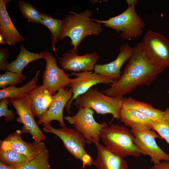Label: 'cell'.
<instances>
[{
	"label": "cell",
	"instance_id": "obj_1",
	"mask_svg": "<svg viewBox=\"0 0 169 169\" xmlns=\"http://www.w3.org/2000/svg\"><path fill=\"white\" fill-rule=\"evenodd\" d=\"M166 69L154 64L147 59L141 42L134 48L132 54L119 79L104 92L111 97H123L133 92L138 86L150 85Z\"/></svg>",
	"mask_w": 169,
	"mask_h": 169
},
{
	"label": "cell",
	"instance_id": "obj_34",
	"mask_svg": "<svg viewBox=\"0 0 169 169\" xmlns=\"http://www.w3.org/2000/svg\"><path fill=\"white\" fill-rule=\"evenodd\" d=\"M0 169H15L14 168L5 165L0 161Z\"/></svg>",
	"mask_w": 169,
	"mask_h": 169
},
{
	"label": "cell",
	"instance_id": "obj_3",
	"mask_svg": "<svg viewBox=\"0 0 169 169\" xmlns=\"http://www.w3.org/2000/svg\"><path fill=\"white\" fill-rule=\"evenodd\" d=\"M126 1L128 8L121 14L106 20L93 19L107 28L115 30L117 33L121 32L120 36L122 39L131 40L142 34L145 25L135 9L138 0Z\"/></svg>",
	"mask_w": 169,
	"mask_h": 169
},
{
	"label": "cell",
	"instance_id": "obj_14",
	"mask_svg": "<svg viewBox=\"0 0 169 169\" xmlns=\"http://www.w3.org/2000/svg\"><path fill=\"white\" fill-rule=\"evenodd\" d=\"M77 51L78 49H73L64 54L61 58L58 57L62 69L77 73L94 69L99 57L97 52L79 55Z\"/></svg>",
	"mask_w": 169,
	"mask_h": 169
},
{
	"label": "cell",
	"instance_id": "obj_6",
	"mask_svg": "<svg viewBox=\"0 0 169 169\" xmlns=\"http://www.w3.org/2000/svg\"><path fill=\"white\" fill-rule=\"evenodd\" d=\"M77 112L74 115L67 116L64 119L69 123L73 125L75 129L85 137L88 144L99 143L101 139L102 130L108 126L103 121L97 123L95 120L93 114L94 111L89 108L79 107Z\"/></svg>",
	"mask_w": 169,
	"mask_h": 169
},
{
	"label": "cell",
	"instance_id": "obj_19",
	"mask_svg": "<svg viewBox=\"0 0 169 169\" xmlns=\"http://www.w3.org/2000/svg\"><path fill=\"white\" fill-rule=\"evenodd\" d=\"M34 117H42L49 109L53 95L43 85L38 86L29 94Z\"/></svg>",
	"mask_w": 169,
	"mask_h": 169
},
{
	"label": "cell",
	"instance_id": "obj_35",
	"mask_svg": "<svg viewBox=\"0 0 169 169\" xmlns=\"http://www.w3.org/2000/svg\"><path fill=\"white\" fill-rule=\"evenodd\" d=\"M0 43L3 44H6L3 35L1 34H0Z\"/></svg>",
	"mask_w": 169,
	"mask_h": 169
},
{
	"label": "cell",
	"instance_id": "obj_29",
	"mask_svg": "<svg viewBox=\"0 0 169 169\" xmlns=\"http://www.w3.org/2000/svg\"><path fill=\"white\" fill-rule=\"evenodd\" d=\"M25 79V76L22 74L6 71L0 75V87L2 89L8 85L14 86L22 83Z\"/></svg>",
	"mask_w": 169,
	"mask_h": 169
},
{
	"label": "cell",
	"instance_id": "obj_25",
	"mask_svg": "<svg viewBox=\"0 0 169 169\" xmlns=\"http://www.w3.org/2000/svg\"><path fill=\"white\" fill-rule=\"evenodd\" d=\"M31 159L12 150L0 149V162L9 166L18 167Z\"/></svg>",
	"mask_w": 169,
	"mask_h": 169
},
{
	"label": "cell",
	"instance_id": "obj_11",
	"mask_svg": "<svg viewBox=\"0 0 169 169\" xmlns=\"http://www.w3.org/2000/svg\"><path fill=\"white\" fill-rule=\"evenodd\" d=\"M44 52L45 68L43 74V85L53 95L60 89H64L71 82L70 74L66 73L64 69L57 65L56 59L47 51Z\"/></svg>",
	"mask_w": 169,
	"mask_h": 169
},
{
	"label": "cell",
	"instance_id": "obj_24",
	"mask_svg": "<svg viewBox=\"0 0 169 169\" xmlns=\"http://www.w3.org/2000/svg\"><path fill=\"white\" fill-rule=\"evenodd\" d=\"M41 24L45 26L51 33L52 47L56 54V45L60 40L64 27V20L54 18L50 15L41 13Z\"/></svg>",
	"mask_w": 169,
	"mask_h": 169
},
{
	"label": "cell",
	"instance_id": "obj_33",
	"mask_svg": "<svg viewBox=\"0 0 169 169\" xmlns=\"http://www.w3.org/2000/svg\"><path fill=\"white\" fill-rule=\"evenodd\" d=\"M93 160L91 156L88 153L84 155L81 161L83 162V169H84L85 166H90L93 164Z\"/></svg>",
	"mask_w": 169,
	"mask_h": 169
},
{
	"label": "cell",
	"instance_id": "obj_17",
	"mask_svg": "<svg viewBox=\"0 0 169 169\" xmlns=\"http://www.w3.org/2000/svg\"><path fill=\"white\" fill-rule=\"evenodd\" d=\"M10 0H0V32L7 44L10 46L24 41L14 25L6 9Z\"/></svg>",
	"mask_w": 169,
	"mask_h": 169
},
{
	"label": "cell",
	"instance_id": "obj_30",
	"mask_svg": "<svg viewBox=\"0 0 169 169\" xmlns=\"http://www.w3.org/2000/svg\"><path fill=\"white\" fill-rule=\"evenodd\" d=\"M9 103V98L3 99L0 101V117L3 116L6 122L13 120L15 117L13 110L8 108Z\"/></svg>",
	"mask_w": 169,
	"mask_h": 169
},
{
	"label": "cell",
	"instance_id": "obj_20",
	"mask_svg": "<svg viewBox=\"0 0 169 169\" xmlns=\"http://www.w3.org/2000/svg\"><path fill=\"white\" fill-rule=\"evenodd\" d=\"M119 119L131 130H152V121L146 115L135 110L122 108Z\"/></svg>",
	"mask_w": 169,
	"mask_h": 169
},
{
	"label": "cell",
	"instance_id": "obj_22",
	"mask_svg": "<svg viewBox=\"0 0 169 169\" xmlns=\"http://www.w3.org/2000/svg\"><path fill=\"white\" fill-rule=\"evenodd\" d=\"M123 108L137 111L148 117L152 121L160 119L164 111L156 109L151 104L131 98H124Z\"/></svg>",
	"mask_w": 169,
	"mask_h": 169
},
{
	"label": "cell",
	"instance_id": "obj_13",
	"mask_svg": "<svg viewBox=\"0 0 169 169\" xmlns=\"http://www.w3.org/2000/svg\"><path fill=\"white\" fill-rule=\"evenodd\" d=\"M21 130H17L0 140V149L12 150L31 159L47 149L42 141H25L21 137Z\"/></svg>",
	"mask_w": 169,
	"mask_h": 169
},
{
	"label": "cell",
	"instance_id": "obj_2",
	"mask_svg": "<svg viewBox=\"0 0 169 169\" xmlns=\"http://www.w3.org/2000/svg\"><path fill=\"white\" fill-rule=\"evenodd\" d=\"M64 20V27L60 40L66 37L71 39L70 44L73 49L78 47L87 36L99 35L102 32L101 24L91 18L92 12L87 10L80 13L70 12Z\"/></svg>",
	"mask_w": 169,
	"mask_h": 169
},
{
	"label": "cell",
	"instance_id": "obj_7",
	"mask_svg": "<svg viewBox=\"0 0 169 169\" xmlns=\"http://www.w3.org/2000/svg\"><path fill=\"white\" fill-rule=\"evenodd\" d=\"M144 54L147 59L156 66L169 67V40L162 35L148 31L141 41Z\"/></svg>",
	"mask_w": 169,
	"mask_h": 169
},
{
	"label": "cell",
	"instance_id": "obj_10",
	"mask_svg": "<svg viewBox=\"0 0 169 169\" xmlns=\"http://www.w3.org/2000/svg\"><path fill=\"white\" fill-rule=\"evenodd\" d=\"M44 131L54 134L62 141L64 146L71 154L81 161L83 156L87 153L84 149L86 140L84 136L76 129L65 126L60 129L53 127L50 122L42 125Z\"/></svg>",
	"mask_w": 169,
	"mask_h": 169
},
{
	"label": "cell",
	"instance_id": "obj_4",
	"mask_svg": "<svg viewBox=\"0 0 169 169\" xmlns=\"http://www.w3.org/2000/svg\"><path fill=\"white\" fill-rule=\"evenodd\" d=\"M100 138L105 146L117 155L137 158L141 155L134 143L133 134L123 125L107 126L102 130Z\"/></svg>",
	"mask_w": 169,
	"mask_h": 169
},
{
	"label": "cell",
	"instance_id": "obj_12",
	"mask_svg": "<svg viewBox=\"0 0 169 169\" xmlns=\"http://www.w3.org/2000/svg\"><path fill=\"white\" fill-rule=\"evenodd\" d=\"M70 75L75 76L76 78L72 79L68 86L72 89L73 93L72 99L67 102L65 107L68 114H70L71 104L73 101L78 96L86 92L93 86L100 83L112 84L116 81L110 77L90 71L79 73L72 72Z\"/></svg>",
	"mask_w": 169,
	"mask_h": 169
},
{
	"label": "cell",
	"instance_id": "obj_16",
	"mask_svg": "<svg viewBox=\"0 0 169 169\" xmlns=\"http://www.w3.org/2000/svg\"><path fill=\"white\" fill-rule=\"evenodd\" d=\"M119 50V53L114 60L104 64H96L94 68V72L110 77L116 81L118 79L121 75V68L131 56L134 48L127 43L120 46Z\"/></svg>",
	"mask_w": 169,
	"mask_h": 169
},
{
	"label": "cell",
	"instance_id": "obj_26",
	"mask_svg": "<svg viewBox=\"0 0 169 169\" xmlns=\"http://www.w3.org/2000/svg\"><path fill=\"white\" fill-rule=\"evenodd\" d=\"M15 169H52L49 162V151L45 149L30 161Z\"/></svg>",
	"mask_w": 169,
	"mask_h": 169
},
{
	"label": "cell",
	"instance_id": "obj_27",
	"mask_svg": "<svg viewBox=\"0 0 169 169\" xmlns=\"http://www.w3.org/2000/svg\"><path fill=\"white\" fill-rule=\"evenodd\" d=\"M152 130L158 133L169 145V108H166L160 119L152 121Z\"/></svg>",
	"mask_w": 169,
	"mask_h": 169
},
{
	"label": "cell",
	"instance_id": "obj_32",
	"mask_svg": "<svg viewBox=\"0 0 169 169\" xmlns=\"http://www.w3.org/2000/svg\"><path fill=\"white\" fill-rule=\"evenodd\" d=\"M148 169H169V161H163L154 164Z\"/></svg>",
	"mask_w": 169,
	"mask_h": 169
},
{
	"label": "cell",
	"instance_id": "obj_18",
	"mask_svg": "<svg viewBox=\"0 0 169 169\" xmlns=\"http://www.w3.org/2000/svg\"><path fill=\"white\" fill-rule=\"evenodd\" d=\"M95 145L97 155L93 164L97 169H129L128 163L124 157L115 154L99 143Z\"/></svg>",
	"mask_w": 169,
	"mask_h": 169
},
{
	"label": "cell",
	"instance_id": "obj_28",
	"mask_svg": "<svg viewBox=\"0 0 169 169\" xmlns=\"http://www.w3.org/2000/svg\"><path fill=\"white\" fill-rule=\"evenodd\" d=\"M19 6L20 12L28 22L36 23H41V13L29 3L20 1Z\"/></svg>",
	"mask_w": 169,
	"mask_h": 169
},
{
	"label": "cell",
	"instance_id": "obj_23",
	"mask_svg": "<svg viewBox=\"0 0 169 169\" xmlns=\"http://www.w3.org/2000/svg\"><path fill=\"white\" fill-rule=\"evenodd\" d=\"M39 73L40 71H37L33 78L21 87L11 85L2 89L0 90V100L6 98H19L28 95L37 86Z\"/></svg>",
	"mask_w": 169,
	"mask_h": 169
},
{
	"label": "cell",
	"instance_id": "obj_8",
	"mask_svg": "<svg viewBox=\"0 0 169 169\" xmlns=\"http://www.w3.org/2000/svg\"><path fill=\"white\" fill-rule=\"evenodd\" d=\"M9 102L15 108L18 116L17 122L22 124V133L30 134L34 141L41 142L46 137L34 119L29 95L17 98H9Z\"/></svg>",
	"mask_w": 169,
	"mask_h": 169
},
{
	"label": "cell",
	"instance_id": "obj_21",
	"mask_svg": "<svg viewBox=\"0 0 169 169\" xmlns=\"http://www.w3.org/2000/svg\"><path fill=\"white\" fill-rule=\"evenodd\" d=\"M44 51L40 53L31 52L21 44L18 55L15 60L9 63L6 71L21 74L25 67L30 63L36 60L44 59Z\"/></svg>",
	"mask_w": 169,
	"mask_h": 169
},
{
	"label": "cell",
	"instance_id": "obj_31",
	"mask_svg": "<svg viewBox=\"0 0 169 169\" xmlns=\"http://www.w3.org/2000/svg\"><path fill=\"white\" fill-rule=\"evenodd\" d=\"M8 50L5 48H1L0 49V70H6V69L9 64L8 60L9 57Z\"/></svg>",
	"mask_w": 169,
	"mask_h": 169
},
{
	"label": "cell",
	"instance_id": "obj_15",
	"mask_svg": "<svg viewBox=\"0 0 169 169\" xmlns=\"http://www.w3.org/2000/svg\"><path fill=\"white\" fill-rule=\"evenodd\" d=\"M72 90L70 88L59 90L53 95L49 109L42 117L38 119L37 124L42 125L53 120H57L59 122L62 127L65 126L63 117V110L67 102L72 99Z\"/></svg>",
	"mask_w": 169,
	"mask_h": 169
},
{
	"label": "cell",
	"instance_id": "obj_5",
	"mask_svg": "<svg viewBox=\"0 0 169 169\" xmlns=\"http://www.w3.org/2000/svg\"><path fill=\"white\" fill-rule=\"evenodd\" d=\"M123 97H111L104 94L96 88H91L78 96L73 104L77 107L89 108L97 114H110L113 119H119L122 108Z\"/></svg>",
	"mask_w": 169,
	"mask_h": 169
},
{
	"label": "cell",
	"instance_id": "obj_9",
	"mask_svg": "<svg viewBox=\"0 0 169 169\" xmlns=\"http://www.w3.org/2000/svg\"><path fill=\"white\" fill-rule=\"evenodd\" d=\"M130 131L134 136V143L141 155L150 156L154 164L162 161H169V154L163 151L156 143V139L160 137L156 131L131 129Z\"/></svg>",
	"mask_w": 169,
	"mask_h": 169
}]
</instances>
